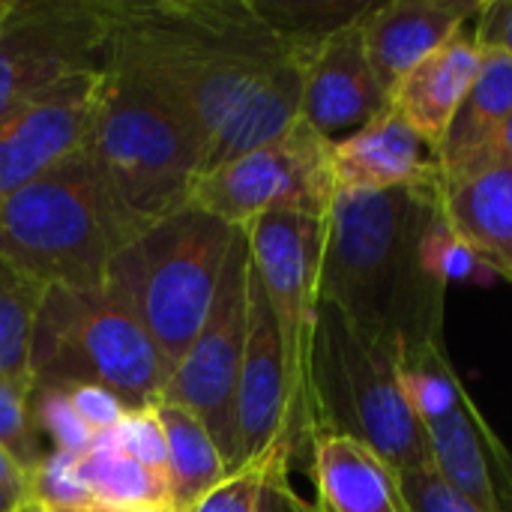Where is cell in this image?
Segmentation results:
<instances>
[{
    "label": "cell",
    "mask_w": 512,
    "mask_h": 512,
    "mask_svg": "<svg viewBox=\"0 0 512 512\" xmlns=\"http://www.w3.org/2000/svg\"><path fill=\"white\" fill-rule=\"evenodd\" d=\"M312 51L255 0H111L108 63L177 111L201 150V174L300 120Z\"/></svg>",
    "instance_id": "obj_1"
},
{
    "label": "cell",
    "mask_w": 512,
    "mask_h": 512,
    "mask_svg": "<svg viewBox=\"0 0 512 512\" xmlns=\"http://www.w3.org/2000/svg\"><path fill=\"white\" fill-rule=\"evenodd\" d=\"M438 186L336 192L327 213L318 297L396 363L444 345L447 288L423 267Z\"/></svg>",
    "instance_id": "obj_2"
},
{
    "label": "cell",
    "mask_w": 512,
    "mask_h": 512,
    "mask_svg": "<svg viewBox=\"0 0 512 512\" xmlns=\"http://www.w3.org/2000/svg\"><path fill=\"white\" fill-rule=\"evenodd\" d=\"M138 237L87 150L0 204V252L48 288H105Z\"/></svg>",
    "instance_id": "obj_3"
},
{
    "label": "cell",
    "mask_w": 512,
    "mask_h": 512,
    "mask_svg": "<svg viewBox=\"0 0 512 512\" xmlns=\"http://www.w3.org/2000/svg\"><path fill=\"white\" fill-rule=\"evenodd\" d=\"M84 150L138 234L186 207L201 177V150L189 126L111 63L102 72Z\"/></svg>",
    "instance_id": "obj_4"
},
{
    "label": "cell",
    "mask_w": 512,
    "mask_h": 512,
    "mask_svg": "<svg viewBox=\"0 0 512 512\" xmlns=\"http://www.w3.org/2000/svg\"><path fill=\"white\" fill-rule=\"evenodd\" d=\"M33 387L93 384L129 411L162 402L171 366L114 288H48L33 333Z\"/></svg>",
    "instance_id": "obj_5"
},
{
    "label": "cell",
    "mask_w": 512,
    "mask_h": 512,
    "mask_svg": "<svg viewBox=\"0 0 512 512\" xmlns=\"http://www.w3.org/2000/svg\"><path fill=\"white\" fill-rule=\"evenodd\" d=\"M312 429L369 447L393 474L432 468L429 438L411 411L396 360L363 342L330 306H318L312 369Z\"/></svg>",
    "instance_id": "obj_6"
},
{
    "label": "cell",
    "mask_w": 512,
    "mask_h": 512,
    "mask_svg": "<svg viewBox=\"0 0 512 512\" xmlns=\"http://www.w3.org/2000/svg\"><path fill=\"white\" fill-rule=\"evenodd\" d=\"M237 231L186 204L147 228L111 270L108 285L132 303L171 369L213 306Z\"/></svg>",
    "instance_id": "obj_7"
},
{
    "label": "cell",
    "mask_w": 512,
    "mask_h": 512,
    "mask_svg": "<svg viewBox=\"0 0 512 512\" xmlns=\"http://www.w3.org/2000/svg\"><path fill=\"white\" fill-rule=\"evenodd\" d=\"M246 231L252 267L270 300L288 381V420L282 444L297 462L309 456L315 429H312V402H309V369L312 345L318 324V282L324 258L327 219L300 216V213H273L255 219Z\"/></svg>",
    "instance_id": "obj_8"
},
{
    "label": "cell",
    "mask_w": 512,
    "mask_h": 512,
    "mask_svg": "<svg viewBox=\"0 0 512 512\" xmlns=\"http://www.w3.org/2000/svg\"><path fill=\"white\" fill-rule=\"evenodd\" d=\"M330 153L333 141L297 120L282 138L201 174L189 204L231 228H249L273 213L327 219L336 195Z\"/></svg>",
    "instance_id": "obj_9"
},
{
    "label": "cell",
    "mask_w": 512,
    "mask_h": 512,
    "mask_svg": "<svg viewBox=\"0 0 512 512\" xmlns=\"http://www.w3.org/2000/svg\"><path fill=\"white\" fill-rule=\"evenodd\" d=\"M111 0H0V120L63 78L102 72Z\"/></svg>",
    "instance_id": "obj_10"
},
{
    "label": "cell",
    "mask_w": 512,
    "mask_h": 512,
    "mask_svg": "<svg viewBox=\"0 0 512 512\" xmlns=\"http://www.w3.org/2000/svg\"><path fill=\"white\" fill-rule=\"evenodd\" d=\"M249 264V240L240 228L225 258L213 306L192 345L174 363L162 393V402L180 405L204 423L228 471H237V384L246 348Z\"/></svg>",
    "instance_id": "obj_11"
},
{
    "label": "cell",
    "mask_w": 512,
    "mask_h": 512,
    "mask_svg": "<svg viewBox=\"0 0 512 512\" xmlns=\"http://www.w3.org/2000/svg\"><path fill=\"white\" fill-rule=\"evenodd\" d=\"M102 72L63 78L0 120V204L63 159L84 150L99 102Z\"/></svg>",
    "instance_id": "obj_12"
},
{
    "label": "cell",
    "mask_w": 512,
    "mask_h": 512,
    "mask_svg": "<svg viewBox=\"0 0 512 512\" xmlns=\"http://www.w3.org/2000/svg\"><path fill=\"white\" fill-rule=\"evenodd\" d=\"M387 108L390 93L369 63L360 21L324 36L306 63L300 120L327 141H339Z\"/></svg>",
    "instance_id": "obj_13"
},
{
    "label": "cell",
    "mask_w": 512,
    "mask_h": 512,
    "mask_svg": "<svg viewBox=\"0 0 512 512\" xmlns=\"http://www.w3.org/2000/svg\"><path fill=\"white\" fill-rule=\"evenodd\" d=\"M285 420H288V381H285L282 339L264 285L255 267L249 264V318H246V348H243V366L237 384V468L261 459L273 447H285L282 444Z\"/></svg>",
    "instance_id": "obj_14"
},
{
    "label": "cell",
    "mask_w": 512,
    "mask_h": 512,
    "mask_svg": "<svg viewBox=\"0 0 512 512\" xmlns=\"http://www.w3.org/2000/svg\"><path fill=\"white\" fill-rule=\"evenodd\" d=\"M330 168L336 192L429 189L444 177L438 147L411 129L393 108L333 141Z\"/></svg>",
    "instance_id": "obj_15"
},
{
    "label": "cell",
    "mask_w": 512,
    "mask_h": 512,
    "mask_svg": "<svg viewBox=\"0 0 512 512\" xmlns=\"http://www.w3.org/2000/svg\"><path fill=\"white\" fill-rule=\"evenodd\" d=\"M423 429L432 468L447 486L483 512H512V453L468 393L447 417Z\"/></svg>",
    "instance_id": "obj_16"
},
{
    "label": "cell",
    "mask_w": 512,
    "mask_h": 512,
    "mask_svg": "<svg viewBox=\"0 0 512 512\" xmlns=\"http://www.w3.org/2000/svg\"><path fill=\"white\" fill-rule=\"evenodd\" d=\"M480 12L474 0H387L369 3L360 18L369 63L381 87L396 93L414 66L435 54L459 27Z\"/></svg>",
    "instance_id": "obj_17"
},
{
    "label": "cell",
    "mask_w": 512,
    "mask_h": 512,
    "mask_svg": "<svg viewBox=\"0 0 512 512\" xmlns=\"http://www.w3.org/2000/svg\"><path fill=\"white\" fill-rule=\"evenodd\" d=\"M444 222L501 276L512 279V165L450 171L438 183Z\"/></svg>",
    "instance_id": "obj_18"
},
{
    "label": "cell",
    "mask_w": 512,
    "mask_h": 512,
    "mask_svg": "<svg viewBox=\"0 0 512 512\" xmlns=\"http://www.w3.org/2000/svg\"><path fill=\"white\" fill-rule=\"evenodd\" d=\"M480 63H483V48L474 36V18H471L435 54H429L420 66L408 72V78L396 87L390 108L441 153L444 135L462 99L471 90Z\"/></svg>",
    "instance_id": "obj_19"
},
{
    "label": "cell",
    "mask_w": 512,
    "mask_h": 512,
    "mask_svg": "<svg viewBox=\"0 0 512 512\" xmlns=\"http://www.w3.org/2000/svg\"><path fill=\"white\" fill-rule=\"evenodd\" d=\"M312 512H405L396 474L363 444L318 432L309 447Z\"/></svg>",
    "instance_id": "obj_20"
},
{
    "label": "cell",
    "mask_w": 512,
    "mask_h": 512,
    "mask_svg": "<svg viewBox=\"0 0 512 512\" xmlns=\"http://www.w3.org/2000/svg\"><path fill=\"white\" fill-rule=\"evenodd\" d=\"M512 114V60L498 51H483L480 72L462 99L444 144L441 165L444 174L477 159L486 144L498 135L504 120Z\"/></svg>",
    "instance_id": "obj_21"
},
{
    "label": "cell",
    "mask_w": 512,
    "mask_h": 512,
    "mask_svg": "<svg viewBox=\"0 0 512 512\" xmlns=\"http://www.w3.org/2000/svg\"><path fill=\"white\" fill-rule=\"evenodd\" d=\"M153 414L162 426L168 447V477H171V510L192 512L198 501L213 492L231 471L213 444L204 423L180 405L159 402Z\"/></svg>",
    "instance_id": "obj_22"
},
{
    "label": "cell",
    "mask_w": 512,
    "mask_h": 512,
    "mask_svg": "<svg viewBox=\"0 0 512 512\" xmlns=\"http://www.w3.org/2000/svg\"><path fill=\"white\" fill-rule=\"evenodd\" d=\"M84 489L93 507L102 510H171V486L123 453L108 432L96 435L90 450L78 459ZM174 512V510H171Z\"/></svg>",
    "instance_id": "obj_23"
},
{
    "label": "cell",
    "mask_w": 512,
    "mask_h": 512,
    "mask_svg": "<svg viewBox=\"0 0 512 512\" xmlns=\"http://www.w3.org/2000/svg\"><path fill=\"white\" fill-rule=\"evenodd\" d=\"M48 285L0 252V375L33 387V333Z\"/></svg>",
    "instance_id": "obj_24"
},
{
    "label": "cell",
    "mask_w": 512,
    "mask_h": 512,
    "mask_svg": "<svg viewBox=\"0 0 512 512\" xmlns=\"http://www.w3.org/2000/svg\"><path fill=\"white\" fill-rule=\"evenodd\" d=\"M396 372H399L402 393L420 423L447 417L468 393L462 387V381L456 378L444 345H432V348H423V351L399 360Z\"/></svg>",
    "instance_id": "obj_25"
},
{
    "label": "cell",
    "mask_w": 512,
    "mask_h": 512,
    "mask_svg": "<svg viewBox=\"0 0 512 512\" xmlns=\"http://www.w3.org/2000/svg\"><path fill=\"white\" fill-rule=\"evenodd\" d=\"M423 267L426 273L447 285H480L489 288L495 285L501 276L444 222V216L438 213L435 222L429 225L426 237H423Z\"/></svg>",
    "instance_id": "obj_26"
},
{
    "label": "cell",
    "mask_w": 512,
    "mask_h": 512,
    "mask_svg": "<svg viewBox=\"0 0 512 512\" xmlns=\"http://www.w3.org/2000/svg\"><path fill=\"white\" fill-rule=\"evenodd\" d=\"M291 453L285 447L267 450L261 459L231 471L213 492H207L192 512H261L270 480L279 471H291Z\"/></svg>",
    "instance_id": "obj_27"
},
{
    "label": "cell",
    "mask_w": 512,
    "mask_h": 512,
    "mask_svg": "<svg viewBox=\"0 0 512 512\" xmlns=\"http://www.w3.org/2000/svg\"><path fill=\"white\" fill-rule=\"evenodd\" d=\"M30 393H33L30 384L0 375V447L15 459V465L27 477L36 471V465L48 453L45 438L33 417Z\"/></svg>",
    "instance_id": "obj_28"
},
{
    "label": "cell",
    "mask_w": 512,
    "mask_h": 512,
    "mask_svg": "<svg viewBox=\"0 0 512 512\" xmlns=\"http://www.w3.org/2000/svg\"><path fill=\"white\" fill-rule=\"evenodd\" d=\"M78 459L81 456L48 450L42 456V462L36 465V471L30 474V501H36L42 510L93 507V501L84 489V480H81Z\"/></svg>",
    "instance_id": "obj_29"
},
{
    "label": "cell",
    "mask_w": 512,
    "mask_h": 512,
    "mask_svg": "<svg viewBox=\"0 0 512 512\" xmlns=\"http://www.w3.org/2000/svg\"><path fill=\"white\" fill-rule=\"evenodd\" d=\"M30 402H33L36 426L42 438L51 441V450L69 453V456H84L90 450L96 435L84 426V420L75 414V408L69 405L60 387H33Z\"/></svg>",
    "instance_id": "obj_30"
},
{
    "label": "cell",
    "mask_w": 512,
    "mask_h": 512,
    "mask_svg": "<svg viewBox=\"0 0 512 512\" xmlns=\"http://www.w3.org/2000/svg\"><path fill=\"white\" fill-rule=\"evenodd\" d=\"M108 438H111L123 453H129L132 459H138V462L147 465L150 471H156V474L171 486V477H168V447H165V435H162V426H159L153 408L129 411V414L108 432Z\"/></svg>",
    "instance_id": "obj_31"
},
{
    "label": "cell",
    "mask_w": 512,
    "mask_h": 512,
    "mask_svg": "<svg viewBox=\"0 0 512 512\" xmlns=\"http://www.w3.org/2000/svg\"><path fill=\"white\" fill-rule=\"evenodd\" d=\"M396 483L405 512H483L468 498H462L453 486H447L435 468L396 474Z\"/></svg>",
    "instance_id": "obj_32"
},
{
    "label": "cell",
    "mask_w": 512,
    "mask_h": 512,
    "mask_svg": "<svg viewBox=\"0 0 512 512\" xmlns=\"http://www.w3.org/2000/svg\"><path fill=\"white\" fill-rule=\"evenodd\" d=\"M60 390L66 393L69 405L75 408V414L84 420V426L93 435L111 432L129 414V408L114 393H108L102 387H93V384H66Z\"/></svg>",
    "instance_id": "obj_33"
},
{
    "label": "cell",
    "mask_w": 512,
    "mask_h": 512,
    "mask_svg": "<svg viewBox=\"0 0 512 512\" xmlns=\"http://www.w3.org/2000/svg\"><path fill=\"white\" fill-rule=\"evenodd\" d=\"M474 36L483 51H498L512 60V0L480 3L474 15Z\"/></svg>",
    "instance_id": "obj_34"
},
{
    "label": "cell",
    "mask_w": 512,
    "mask_h": 512,
    "mask_svg": "<svg viewBox=\"0 0 512 512\" xmlns=\"http://www.w3.org/2000/svg\"><path fill=\"white\" fill-rule=\"evenodd\" d=\"M288 474H291V471H279V474L270 480L261 512H312V507H306V504L297 498V492L291 489Z\"/></svg>",
    "instance_id": "obj_35"
},
{
    "label": "cell",
    "mask_w": 512,
    "mask_h": 512,
    "mask_svg": "<svg viewBox=\"0 0 512 512\" xmlns=\"http://www.w3.org/2000/svg\"><path fill=\"white\" fill-rule=\"evenodd\" d=\"M489 162H504V165H512V114L504 120V126L498 129V135L486 144V150H483L477 159H471L468 165H462V168L489 165ZM462 168H456V171H462ZM447 174H450V171H447Z\"/></svg>",
    "instance_id": "obj_36"
},
{
    "label": "cell",
    "mask_w": 512,
    "mask_h": 512,
    "mask_svg": "<svg viewBox=\"0 0 512 512\" xmlns=\"http://www.w3.org/2000/svg\"><path fill=\"white\" fill-rule=\"evenodd\" d=\"M0 483L9 486V489H18L30 498V477L15 465V459L0 447Z\"/></svg>",
    "instance_id": "obj_37"
},
{
    "label": "cell",
    "mask_w": 512,
    "mask_h": 512,
    "mask_svg": "<svg viewBox=\"0 0 512 512\" xmlns=\"http://www.w3.org/2000/svg\"><path fill=\"white\" fill-rule=\"evenodd\" d=\"M27 501V495L24 492H18V489H9V486H3L0 483V512H15L21 504Z\"/></svg>",
    "instance_id": "obj_38"
},
{
    "label": "cell",
    "mask_w": 512,
    "mask_h": 512,
    "mask_svg": "<svg viewBox=\"0 0 512 512\" xmlns=\"http://www.w3.org/2000/svg\"><path fill=\"white\" fill-rule=\"evenodd\" d=\"M45 512H168V510H102V507H81V510H45Z\"/></svg>",
    "instance_id": "obj_39"
},
{
    "label": "cell",
    "mask_w": 512,
    "mask_h": 512,
    "mask_svg": "<svg viewBox=\"0 0 512 512\" xmlns=\"http://www.w3.org/2000/svg\"><path fill=\"white\" fill-rule=\"evenodd\" d=\"M15 512H45V510H42V507H39L36 501H30V498H27V501H24V504H21V507H18Z\"/></svg>",
    "instance_id": "obj_40"
}]
</instances>
